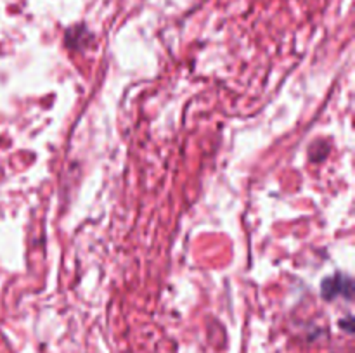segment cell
<instances>
[{
    "instance_id": "cell-1",
    "label": "cell",
    "mask_w": 355,
    "mask_h": 353,
    "mask_svg": "<svg viewBox=\"0 0 355 353\" xmlns=\"http://www.w3.org/2000/svg\"><path fill=\"white\" fill-rule=\"evenodd\" d=\"M321 294L324 300L331 301L336 296H345L347 300H352V279L343 273L328 277L321 284Z\"/></svg>"
},
{
    "instance_id": "cell-2",
    "label": "cell",
    "mask_w": 355,
    "mask_h": 353,
    "mask_svg": "<svg viewBox=\"0 0 355 353\" xmlns=\"http://www.w3.org/2000/svg\"><path fill=\"white\" fill-rule=\"evenodd\" d=\"M340 325H345L347 331L352 332V318H349V320H342L340 322Z\"/></svg>"
}]
</instances>
